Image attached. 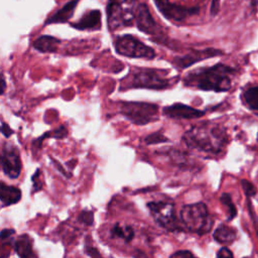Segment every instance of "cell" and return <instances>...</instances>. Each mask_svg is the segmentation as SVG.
<instances>
[{
  "label": "cell",
  "mask_w": 258,
  "mask_h": 258,
  "mask_svg": "<svg viewBox=\"0 0 258 258\" xmlns=\"http://www.w3.org/2000/svg\"><path fill=\"white\" fill-rule=\"evenodd\" d=\"M15 233L14 229H3L1 231V241L8 240Z\"/></svg>",
  "instance_id": "cell-32"
},
{
  "label": "cell",
  "mask_w": 258,
  "mask_h": 258,
  "mask_svg": "<svg viewBox=\"0 0 258 258\" xmlns=\"http://www.w3.org/2000/svg\"><path fill=\"white\" fill-rule=\"evenodd\" d=\"M221 54H223L222 50L213 48V47H208L205 49H192L183 56H176L172 60V62L176 68L183 70L198 61H201V60L209 58V57L221 55Z\"/></svg>",
  "instance_id": "cell-12"
},
{
  "label": "cell",
  "mask_w": 258,
  "mask_h": 258,
  "mask_svg": "<svg viewBox=\"0 0 258 258\" xmlns=\"http://www.w3.org/2000/svg\"><path fill=\"white\" fill-rule=\"evenodd\" d=\"M111 237L114 239H121L125 241L126 243H129L133 240L135 237L134 229L131 226H121L119 223H116L111 231H110Z\"/></svg>",
  "instance_id": "cell-20"
},
{
  "label": "cell",
  "mask_w": 258,
  "mask_h": 258,
  "mask_svg": "<svg viewBox=\"0 0 258 258\" xmlns=\"http://www.w3.org/2000/svg\"><path fill=\"white\" fill-rule=\"evenodd\" d=\"M78 2H79V0H72V1L68 2L64 6H62L60 9L55 11L49 17H47L44 24L47 25V24H53V23L68 22L74 15V12L76 10Z\"/></svg>",
  "instance_id": "cell-15"
},
{
  "label": "cell",
  "mask_w": 258,
  "mask_h": 258,
  "mask_svg": "<svg viewBox=\"0 0 258 258\" xmlns=\"http://www.w3.org/2000/svg\"><path fill=\"white\" fill-rule=\"evenodd\" d=\"M220 10V0H212L211 3V8H210V12L212 16H215L218 14Z\"/></svg>",
  "instance_id": "cell-31"
},
{
  "label": "cell",
  "mask_w": 258,
  "mask_h": 258,
  "mask_svg": "<svg viewBox=\"0 0 258 258\" xmlns=\"http://www.w3.org/2000/svg\"><path fill=\"white\" fill-rule=\"evenodd\" d=\"M241 185H242V188L244 190V194L246 196V198H253L256 196L257 194V187L249 180L247 179H242L241 180Z\"/></svg>",
  "instance_id": "cell-25"
},
{
  "label": "cell",
  "mask_w": 258,
  "mask_h": 258,
  "mask_svg": "<svg viewBox=\"0 0 258 258\" xmlns=\"http://www.w3.org/2000/svg\"><path fill=\"white\" fill-rule=\"evenodd\" d=\"M119 112L131 123L141 126L154 122L159 118V107L147 102H121Z\"/></svg>",
  "instance_id": "cell-6"
},
{
  "label": "cell",
  "mask_w": 258,
  "mask_h": 258,
  "mask_svg": "<svg viewBox=\"0 0 258 258\" xmlns=\"http://www.w3.org/2000/svg\"><path fill=\"white\" fill-rule=\"evenodd\" d=\"M1 83H2V87H1V94L4 93L5 89H6V82H5V79H4V75L2 74V77H1Z\"/></svg>",
  "instance_id": "cell-34"
},
{
  "label": "cell",
  "mask_w": 258,
  "mask_h": 258,
  "mask_svg": "<svg viewBox=\"0 0 258 258\" xmlns=\"http://www.w3.org/2000/svg\"><path fill=\"white\" fill-rule=\"evenodd\" d=\"M31 181H32V186H33L32 189H31L32 194L42 189V187H43V179H42V174H41L40 168H37L36 171L33 173V175L31 176Z\"/></svg>",
  "instance_id": "cell-24"
},
{
  "label": "cell",
  "mask_w": 258,
  "mask_h": 258,
  "mask_svg": "<svg viewBox=\"0 0 258 258\" xmlns=\"http://www.w3.org/2000/svg\"><path fill=\"white\" fill-rule=\"evenodd\" d=\"M136 0H108L107 22L109 29L131 26L136 16Z\"/></svg>",
  "instance_id": "cell-5"
},
{
  "label": "cell",
  "mask_w": 258,
  "mask_h": 258,
  "mask_svg": "<svg viewBox=\"0 0 258 258\" xmlns=\"http://www.w3.org/2000/svg\"><path fill=\"white\" fill-rule=\"evenodd\" d=\"M251 4L252 5H257L258 4V0H251Z\"/></svg>",
  "instance_id": "cell-35"
},
{
  "label": "cell",
  "mask_w": 258,
  "mask_h": 258,
  "mask_svg": "<svg viewBox=\"0 0 258 258\" xmlns=\"http://www.w3.org/2000/svg\"><path fill=\"white\" fill-rule=\"evenodd\" d=\"M171 257H194V253H191L188 250H179L173 254L170 255Z\"/></svg>",
  "instance_id": "cell-33"
},
{
  "label": "cell",
  "mask_w": 258,
  "mask_h": 258,
  "mask_svg": "<svg viewBox=\"0 0 258 258\" xmlns=\"http://www.w3.org/2000/svg\"><path fill=\"white\" fill-rule=\"evenodd\" d=\"M85 253L87 254V255H89V256H91V257H101V254H100V252L98 251V249H96V248H94V247H92V246H88V245H86V247H85Z\"/></svg>",
  "instance_id": "cell-30"
},
{
  "label": "cell",
  "mask_w": 258,
  "mask_h": 258,
  "mask_svg": "<svg viewBox=\"0 0 258 258\" xmlns=\"http://www.w3.org/2000/svg\"><path fill=\"white\" fill-rule=\"evenodd\" d=\"M147 208L154 222L169 232H180L183 229L179 225L175 215L174 204L169 201H152L147 203Z\"/></svg>",
  "instance_id": "cell-7"
},
{
  "label": "cell",
  "mask_w": 258,
  "mask_h": 258,
  "mask_svg": "<svg viewBox=\"0 0 258 258\" xmlns=\"http://www.w3.org/2000/svg\"><path fill=\"white\" fill-rule=\"evenodd\" d=\"M162 114L172 119H198L203 117L206 112L190 107L182 103H174L170 106L162 108Z\"/></svg>",
  "instance_id": "cell-13"
},
{
  "label": "cell",
  "mask_w": 258,
  "mask_h": 258,
  "mask_svg": "<svg viewBox=\"0 0 258 258\" xmlns=\"http://www.w3.org/2000/svg\"><path fill=\"white\" fill-rule=\"evenodd\" d=\"M78 221L86 226H91L94 223V213L92 211L84 210L81 212Z\"/></svg>",
  "instance_id": "cell-26"
},
{
  "label": "cell",
  "mask_w": 258,
  "mask_h": 258,
  "mask_svg": "<svg viewBox=\"0 0 258 258\" xmlns=\"http://www.w3.org/2000/svg\"><path fill=\"white\" fill-rule=\"evenodd\" d=\"M1 168L5 175L15 179L22 168L18 148L11 142H4L1 149Z\"/></svg>",
  "instance_id": "cell-9"
},
{
  "label": "cell",
  "mask_w": 258,
  "mask_h": 258,
  "mask_svg": "<svg viewBox=\"0 0 258 258\" xmlns=\"http://www.w3.org/2000/svg\"><path fill=\"white\" fill-rule=\"evenodd\" d=\"M101 18L102 15L100 10H89L86 11L77 22L71 23V26L78 30H98L102 25Z\"/></svg>",
  "instance_id": "cell-14"
},
{
  "label": "cell",
  "mask_w": 258,
  "mask_h": 258,
  "mask_svg": "<svg viewBox=\"0 0 258 258\" xmlns=\"http://www.w3.org/2000/svg\"><path fill=\"white\" fill-rule=\"evenodd\" d=\"M185 145L191 149L211 154H219L228 143V135L222 126L214 122H205L191 126L182 135Z\"/></svg>",
  "instance_id": "cell-2"
},
{
  "label": "cell",
  "mask_w": 258,
  "mask_h": 258,
  "mask_svg": "<svg viewBox=\"0 0 258 258\" xmlns=\"http://www.w3.org/2000/svg\"><path fill=\"white\" fill-rule=\"evenodd\" d=\"M179 217L184 228L199 236L211 232L214 225V219L209 213L207 205L203 202L183 206L179 212Z\"/></svg>",
  "instance_id": "cell-4"
},
{
  "label": "cell",
  "mask_w": 258,
  "mask_h": 258,
  "mask_svg": "<svg viewBox=\"0 0 258 258\" xmlns=\"http://www.w3.org/2000/svg\"><path fill=\"white\" fill-rule=\"evenodd\" d=\"M247 208H248V213H249V216L252 220V223H253V227H254V230L256 232V236L258 238V217L254 211V208L252 206V203H251V200L250 198H247Z\"/></svg>",
  "instance_id": "cell-27"
},
{
  "label": "cell",
  "mask_w": 258,
  "mask_h": 258,
  "mask_svg": "<svg viewBox=\"0 0 258 258\" xmlns=\"http://www.w3.org/2000/svg\"><path fill=\"white\" fill-rule=\"evenodd\" d=\"M220 201L222 203V205L226 208L227 211V215H228V221H232L236 216H237V210L236 207L232 201L231 195L228 192H224L222 194Z\"/></svg>",
  "instance_id": "cell-22"
},
{
  "label": "cell",
  "mask_w": 258,
  "mask_h": 258,
  "mask_svg": "<svg viewBox=\"0 0 258 258\" xmlns=\"http://www.w3.org/2000/svg\"><path fill=\"white\" fill-rule=\"evenodd\" d=\"M234 256V254L232 253V251L230 249H228L227 247H222L218 252H217V257L220 258H225V257H230L232 258Z\"/></svg>",
  "instance_id": "cell-29"
},
{
  "label": "cell",
  "mask_w": 258,
  "mask_h": 258,
  "mask_svg": "<svg viewBox=\"0 0 258 258\" xmlns=\"http://www.w3.org/2000/svg\"><path fill=\"white\" fill-rule=\"evenodd\" d=\"M236 70L224 63L209 68H199L188 72L183 78V85L203 91L228 92L232 87V77Z\"/></svg>",
  "instance_id": "cell-1"
},
{
  "label": "cell",
  "mask_w": 258,
  "mask_h": 258,
  "mask_svg": "<svg viewBox=\"0 0 258 258\" xmlns=\"http://www.w3.org/2000/svg\"><path fill=\"white\" fill-rule=\"evenodd\" d=\"M243 100L251 110L258 111V86L246 89L243 93Z\"/></svg>",
  "instance_id": "cell-21"
},
{
  "label": "cell",
  "mask_w": 258,
  "mask_h": 258,
  "mask_svg": "<svg viewBox=\"0 0 258 258\" xmlns=\"http://www.w3.org/2000/svg\"><path fill=\"white\" fill-rule=\"evenodd\" d=\"M21 199V190L14 185H7L4 181H1L0 185V200L2 207L11 206L17 204Z\"/></svg>",
  "instance_id": "cell-16"
},
{
  "label": "cell",
  "mask_w": 258,
  "mask_h": 258,
  "mask_svg": "<svg viewBox=\"0 0 258 258\" xmlns=\"http://www.w3.org/2000/svg\"><path fill=\"white\" fill-rule=\"evenodd\" d=\"M59 43H60V40L54 36L41 35L33 41L32 46L37 51H40L43 53L56 52Z\"/></svg>",
  "instance_id": "cell-18"
},
{
  "label": "cell",
  "mask_w": 258,
  "mask_h": 258,
  "mask_svg": "<svg viewBox=\"0 0 258 258\" xmlns=\"http://www.w3.org/2000/svg\"><path fill=\"white\" fill-rule=\"evenodd\" d=\"M32 246H33V240L27 234L20 235L14 242L15 252L21 258H31V257L37 256L33 252Z\"/></svg>",
  "instance_id": "cell-17"
},
{
  "label": "cell",
  "mask_w": 258,
  "mask_h": 258,
  "mask_svg": "<svg viewBox=\"0 0 258 258\" xmlns=\"http://www.w3.org/2000/svg\"><path fill=\"white\" fill-rule=\"evenodd\" d=\"M135 21L137 28L140 31L159 38L163 37L162 29L152 17L146 3H141L137 6Z\"/></svg>",
  "instance_id": "cell-11"
},
{
  "label": "cell",
  "mask_w": 258,
  "mask_h": 258,
  "mask_svg": "<svg viewBox=\"0 0 258 258\" xmlns=\"http://www.w3.org/2000/svg\"><path fill=\"white\" fill-rule=\"evenodd\" d=\"M1 133L8 138L14 133V131L9 127L8 124H6L4 121H1Z\"/></svg>",
  "instance_id": "cell-28"
},
{
  "label": "cell",
  "mask_w": 258,
  "mask_h": 258,
  "mask_svg": "<svg viewBox=\"0 0 258 258\" xmlns=\"http://www.w3.org/2000/svg\"><path fill=\"white\" fill-rule=\"evenodd\" d=\"M114 47L118 54L130 58L153 59L156 55L154 49L131 34L119 35L114 40Z\"/></svg>",
  "instance_id": "cell-8"
},
{
  "label": "cell",
  "mask_w": 258,
  "mask_h": 258,
  "mask_svg": "<svg viewBox=\"0 0 258 258\" xmlns=\"http://www.w3.org/2000/svg\"><path fill=\"white\" fill-rule=\"evenodd\" d=\"M168 71L158 69H135L126 76L120 85V89H150L165 90L173 86L176 77L168 78Z\"/></svg>",
  "instance_id": "cell-3"
},
{
  "label": "cell",
  "mask_w": 258,
  "mask_h": 258,
  "mask_svg": "<svg viewBox=\"0 0 258 258\" xmlns=\"http://www.w3.org/2000/svg\"><path fill=\"white\" fill-rule=\"evenodd\" d=\"M213 238L220 244L230 245L237 239V231L233 227L221 224L213 234Z\"/></svg>",
  "instance_id": "cell-19"
},
{
  "label": "cell",
  "mask_w": 258,
  "mask_h": 258,
  "mask_svg": "<svg viewBox=\"0 0 258 258\" xmlns=\"http://www.w3.org/2000/svg\"><path fill=\"white\" fill-rule=\"evenodd\" d=\"M169 139L166 138L161 131H157V132H154V133H151L149 135H147L145 138H144V142L148 145H151V144H158V143H164V142H168Z\"/></svg>",
  "instance_id": "cell-23"
},
{
  "label": "cell",
  "mask_w": 258,
  "mask_h": 258,
  "mask_svg": "<svg viewBox=\"0 0 258 258\" xmlns=\"http://www.w3.org/2000/svg\"><path fill=\"white\" fill-rule=\"evenodd\" d=\"M159 12L166 18L172 21H182L185 18L197 15L200 12V8L187 7L171 3L169 0H153Z\"/></svg>",
  "instance_id": "cell-10"
}]
</instances>
